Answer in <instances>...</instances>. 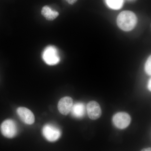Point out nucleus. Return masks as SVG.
Segmentation results:
<instances>
[{"label":"nucleus","mask_w":151,"mask_h":151,"mask_svg":"<svg viewBox=\"0 0 151 151\" xmlns=\"http://www.w3.org/2000/svg\"><path fill=\"white\" fill-rule=\"evenodd\" d=\"M137 19L136 15L129 11L122 12L117 19L118 26L125 31H129L134 29L137 24Z\"/></svg>","instance_id":"f257e3e1"},{"label":"nucleus","mask_w":151,"mask_h":151,"mask_svg":"<svg viewBox=\"0 0 151 151\" xmlns=\"http://www.w3.org/2000/svg\"><path fill=\"white\" fill-rule=\"evenodd\" d=\"M42 58L44 62L50 65H56L60 61L58 50L53 45L45 47L42 53Z\"/></svg>","instance_id":"f03ea898"},{"label":"nucleus","mask_w":151,"mask_h":151,"mask_svg":"<svg viewBox=\"0 0 151 151\" xmlns=\"http://www.w3.org/2000/svg\"><path fill=\"white\" fill-rule=\"evenodd\" d=\"M0 130L4 137L10 139L13 138L17 134V125L12 119H6L1 124Z\"/></svg>","instance_id":"7ed1b4c3"},{"label":"nucleus","mask_w":151,"mask_h":151,"mask_svg":"<svg viewBox=\"0 0 151 151\" xmlns=\"http://www.w3.org/2000/svg\"><path fill=\"white\" fill-rule=\"evenodd\" d=\"M42 133L44 137L50 142L58 140L61 134V131L58 127L53 124H49L44 126Z\"/></svg>","instance_id":"20e7f679"},{"label":"nucleus","mask_w":151,"mask_h":151,"mask_svg":"<svg viewBox=\"0 0 151 151\" xmlns=\"http://www.w3.org/2000/svg\"><path fill=\"white\" fill-rule=\"evenodd\" d=\"M131 121V117L128 113L120 112L113 116V122L115 126L118 129H126L129 125Z\"/></svg>","instance_id":"39448f33"},{"label":"nucleus","mask_w":151,"mask_h":151,"mask_svg":"<svg viewBox=\"0 0 151 151\" xmlns=\"http://www.w3.org/2000/svg\"><path fill=\"white\" fill-rule=\"evenodd\" d=\"M17 115L24 123L31 125L34 123L35 118L33 113L30 110L25 107H19L17 111Z\"/></svg>","instance_id":"423d86ee"},{"label":"nucleus","mask_w":151,"mask_h":151,"mask_svg":"<svg viewBox=\"0 0 151 151\" xmlns=\"http://www.w3.org/2000/svg\"><path fill=\"white\" fill-rule=\"evenodd\" d=\"M86 110L89 118L92 120H96L102 115V110L100 105L94 101L89 102L86 106Z\"/></svg>","instance_id":"0eeeda50"},{"label":"nucleus","mask_w":151,"mask_h":151,"mask_svg":"<svg viewBox=\"0 0 151 151\" xmlns=\"http://www.w3.org/2000/svg\"><path fill=\"white\" fill-rule=\"evenodd\" d=\"M73 105V99L70 97H63L59 100L58 108L61 114L67 115L71 111Z\"/></svg>","instance_id":"6e6552de"},{"label":"nucleus","mask_w":151,"mask_h":151,"mask_svg":"<svg viewBox=\"0 0 151 151\" xmlns=\"http://www.w3.org/2000/svg\"><path fill=\"white\" fill-rule=\"evenodd\" d=\"M86 111L85 105L81 103L73 104L71 112L72 116L76 118H81L84 116Z\"/></svg>","instance_id":"1a4fd4ad"},{"label":"nucleus","mask_w":151,"mask_h":151,"mask_svg":"<svg viewBox=\"0 0 151 151\" xmlns=\"http://www.w3.org/2000/svg\"><path fill=\"white\" fill-rule=\"evenodd\" d=\"M41 14L47 20L49 21L53 20L59 15L58 12L52 10L48 6H44L42 8Z\"/></svg>","instance_id":"9d476101"},{"label":"nucleus","mask_w":151,"mask_h":151,"mask_svg":"<svg viewBox=\"0 0 151 151\" xmlns=\"http://www.w3.org/2000/svg\"><path fill=\"white\" fill-rule=\"evenodd\" d=\"M106 4L109 8L114 10L122 8L124 4V0H105Z\"/></svg>","instance_id":"9b49d317"},{"label":"nucleus","mask_w":151,"mask_h":151,"mask_svg":"<svg viewBox=\"0 0 151 151\" xmlns=\"http://www.w3.org/2000/svg\"><path fill=\"white\" fill-rule=\"evenodd\" d=\"M145 70L146 73L149 75L151 74V56H149L147 62L145 65Z\"/></svg>","instance_id":"f8f14e48"},{"label":"nucleus","mask_w":151,"mask_h":151,"mask_svg":"<svg viewBox=\"0 0 151 151\" xmlns=\"http://www.w3.org/2000/svg\"><path fill=\"white\" fill-rule=\"evenodd\" d=\"M68 4H70L73 5V4H75L78 0H65Z\"/></svg>","instance_id":"ddd939ff"},{"label":"nucleus","mask_w":151,"mask_h":151,"mask_svg":"<svg viewBox=\"0 0 151 151\" xmlns=\"http://www.w3.org/2000/svg\"><path fill=\"white\" fill-rule=\"evenodd\" d=\"M151 79H150L149 80L148 85V89L149 90H150V91H151Z\"/></svg>","instance_id":"4468645a"},{"label":"nucleus","mask_w":151,"mask_h":151,"mask_svg":"<svg viewBox=\"0 0 151 151\" xmlns=\"http://www.w3.org/2000/svg\"><path fill=\"white\" fill-rule=\"evenodd\" d=\"M141 151H151V148H145L143 149Z\"/></svg>","instance_id":"2eb2a0df"}]
</instances>
